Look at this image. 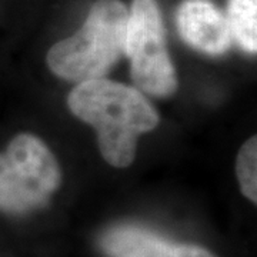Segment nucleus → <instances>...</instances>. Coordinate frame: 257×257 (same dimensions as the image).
I'll list each match as a JSON object with an SVG mask.
<instances>
[{"label":"nucleus","mask_w":257,"mask_h":257,"mask_svg":"<svg viewBox=\"0 0 257 257\" xmlns=\"http://www.w3.org/2000/svg\"><path fill=\"white\" fill-rule=\"evenodd\" d=\"M67 104L76 117L97 130L101 156L114 167L132 165L139 136L159 124L157 111L138 89L104 77L77 83Z\"/></svg>","instance_id":"nucleus-1"},{"label":"nucleus","mask_w":257,"mask_h":257,"mask_svg":"<svg viewBox=\"0 0 257 257\" xmlns=\"http://www.w3.org/2000/svg\"><path fill=\"white\" fill-rule=\"evenodd\" d=\"M127 19L123 2L97 0L82 28L49 50V69L76 83L103 77L124 53Z\"/></svg>","instance_id":"nucleus-2"},{"label":"nucleus","mask_w":257,"mask_h":257,"mask_svg":"<svg viewBox=\"0 0 257 257\" xmlns=\"http://www.w3.org/2000/svg\"><path fill=\"white\" fill-rule=\"evenodd\" d=\"M60 179L57 160L46 145L20 133L0 153V210L26 214L45 207Z\"/></svg>","instance_id":"nucleus-3"},{"label":"nucleus","mask_w":257,"mask_h":257,"mask_svg":"<svg viewBox=\"0 0 257 257\" xmlns=\"http://www.w3.org/2000/svg\"><path fill=\"white\" fill-rule=\"evenodd\" d=\"M124 53L130 59L132 79L139 89L159 97L176 92L177 77L156 0H133L126 25Z\"/></svg>","instance_id":"nucleus-4"},{"label":"nucleus","mask_w":257,"mask_h":257,"mask_svg":"<svg viewBox=\"0 0 257 257\" xmlns=\"http://www.w3.org/2000/svg\"><path fill=\"white\" fill-rule=\"evenodd\" d=\"M176 23L187 45L210 56H220L231 45L227 20L209 0H184L179 6Z\"/></svg>","instance_id":"nucleus-5"},{"label":"nucleus","mask_w":257,"mask_h":257,"mask_svg":"<svg viewBox=\"0 0 257 257\" xmlns=\"http://www.w3.org/2000/svg\"><path fill=\"white\" fill-rule=\"evenodd\" d=\"M101 248L109 257H216L202 246L163 239L140 226H116L101 237Z\"/></svg>","instance_id":"nucleus-6"},{"label":"nucleus","mask_w":257,"mask_h":257,"mask_svg":"<svg viewBox=\"0 0 257 257\" xmlns=\"http://www.w3.org/2000/svg\"><path fill=\"white\" fill-rule=\"evenodd\" d=\"M227 26L230 35L247 53L257 50V0H229Z\"/></svg>","instance_id":"nucleus-7"},{"label":"nucleus","mask_w":257,"mask_h":257,"mask_svg":"<svg viewBox=\"0 0 257 257\" xmlns=\"http://www.w3.org/2000/svg\"><path fill=\"white\" fill-rule=\"evenodd\" d=\"M240 189L248 200L257 202V139L253 136L241 146L236 160Z\"/></svg>","instance_id":"nucleus-8"}]
</instances>
